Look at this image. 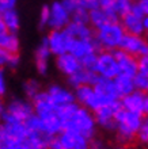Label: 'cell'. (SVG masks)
Masks as SVG:
<instances>
[{
	"mask_svg": "<svg viewBox=\"0 0 148 149\" xmlns=\"http://www.w3.org/2000/svg\"><path fill=\"white\" fill-rule=\"evenodd\" d=\"M6 113L15 119L25 122L34 114V110L30 100L25 98H12L8 103H6Z\"/></svg>",
	"mask_w": 148,
	"mask_h": 149,
	"instance_id": "7c38bea8",
	"label": "cell"
},
{
	"mask_svg": "<svg viewBox=\"0 0 148 149\" xmlns=\"http://www.w3.org/2000/svg\"><path fill=\"white\" fill-rule=\"evenodd\" d=\"M76 3H78L79 7L86 8L87 11H88V10H93V8L98 7L99 0H76Z\"/></svg>",
	"mask_w": 148,
	"mask_h": 149,
	"instance_id": "8d00e7d4",
	"label": "cell"
},
{
	"mask_svg": "<svg viewBox=\"0 0 148 149\" xmlns=\"http://www.w3.org/2000/svg\"><path fill=\"white\" fill-rule=\"evenodd\" d=\"M52 53L48 47L46 38H42L39 45L34 50V67L37 73L41 76H45L49 71V63H51Z\"/></svg>",
	"mask_w": 148,
	"mask_h": 149,
	"instance_id": "9a60e30c",
	"label": "cell"
},
{
	"mask_svg": "<svg viewBox=\"0 0 148 149\" xmlns=\"http://www.w3.org/2000/svg\"><path fill=\"white\" fill-rule=\"evenodd\" d=\"M48 149H61L60 148V142H59L57 136L51 137V140H49V142H48Z\"/></svg>",
	"mask_w": 148,
	"mask_h": 149,
	"instance_id": "b9f144b4",
	"label": "cell"
},
{
	"mask_svg": "<svg viewBox=\"0 0 148 149\" xmlns=\"http://www.w3.org/2000/svg\"><path fill=\"white\" fill-rule=\"evenodd\" d=\"M118 49L135 56V57L148 56V42L144 38V36H135V34L125 33Z\"/></svg>",
	"mask_w": 148,
	"mask_h": 149,
	"instance_id": "9c48e42d",
	"label": "cell"
},
{
	"mask_svg": "<svg viewBox=\"0 0 148 149\" xmlns=\"http://www.w3.org/2000/svg\"><path fill=\"white\" fill-rule=\"evenodd\" d=\"M59 1L61 3L62 7H64L67 11L69 12V15L75 11V10H76V8L79 7L78 3H76V0H59Z\"/></svg>",
	"mask_w": 148,
	"mask_h": 149,
	"instance_id": "ab89813d",
	"label": "cell"
},
{
	"mask_svg": "<svg viewBox=\"0 0 148 149\" xmlns=\"http://www.w3.org/2000/svg\"><path fill=\"white\" fill-rule=\"evenodd\" d=\"M22 91H23L25 99H27V100L31 102L42 91V87H41V83L37 79H27L22 84Z\"/></svg>",
	"mask_w": 148,
	"mask_h": 149,
	"instance_id": "4316f807",
	"label": "cell"
},
{
	"mask_svg": "<svg viewBox=\"0 0 148 149\" xmlns=\"http://www.w3.org/2000/svg\"><path fill=\"white\" fill-rule=\"evenodd\" d=\"M18 0H0V14L8 10H14L16 7Z\"/></svg>",
	"mask_w": 148,
	"mask_h": 149,
	"instance_id": "f35d334b",
	"label": "cell"
},
{
	"mask_svg": "<svg viewBox=\"0 0 148 149\" xmlns=\"http://www.w3.org/2000/svg\"><path fill=\"white\" fill-rule=\"evenodd\" d=\"M4 111H6V102H4V98L0 96V118L4 114Z\"/></svg>",
	"mask_w": 148,
	"mask_h": 149,
	"instance_id": "ee69618b",
	"label": "cell"
},
{
	"mask_svg": "<svg viewBox=\"0 0 148 149\" xmlns=\"http://www.w3.org/2000/svg\"><path fill=\"white\" fill-rule=\"evenodd\" d=\"M98 47L94 42V39H74L69 53L74 54L78 60H82L84 57L94 53H98Z\"/></svg>",
	"mask_w": 148,
	"mask_h": 149,
	"instance_id": "ffe728a7",
	"label": "cell"
},
{
	"mask_svg": "<svg viewBox=\"0 0 148 149\" xmlns=\"http://www.w3.org/2000/svg\"><path fill=\"white\" fill-rule=\"evenodd\" d=\"M130 6L132 0H114V11L117 14L118 19L130 11Z\"/></svg>",
	"mask_w": 148,
	"mask_h": 149,
	"instance_id": "4dcf8cb0",
	"label": "cell"
},
{
	"mask_svg": "<svg viewBox=\"0 0 148 149\" xmlns=\"http://www.w3.org/2000/svg\"><path fill=\"white\" fill-rule=\"evenodd\" d=\"M129 12H132V14L140 16V18L148 16V0H136V1H132L130 11Z\"/></svg>",
	"mask_w": 148,
	"mask_h": 149,
	"instance_id": "83f0119b",
	"label": "cell"
},
{
	"mask_svg": "<svg viewBox=\"0 0 148 149\" xmlns=\"http://www.w3.org/2000/svg\"><path fill=\"white\" fill-rule=\"evenodd\" d=\"M74 96H75V102L78 104L86 107L87 110L93 111V113L97 109H99L102 104H106L99 99V96L95 94V91H94V88L91 86H80L78 88H75Z\"/></svg>",
	"mask_w": 148,
	"mask_h": 149,
	"instance_id": "ba28073f",
	"label": "cell"
},
{
	"mask_svg": "<svg viewBox=\"0 0 148 149\" xmlns=\"http://www.w3.org/2000/svg\"><path fill=\"white\" fill-rule=\"evenodd\" d=\"M8 33V30H7V27L4 26V23H3V20H1V18H0V39L3 38L6 34Z\"/></svg>",
	"mask_w": 148,
	"mask_h": 149,
	"instance_id": "7bdbcfd3",
	"label": "cell"
},
{
	"mask_svg": "<svg viewBox=\"0 0 148 149\" xmlns=\"http://www.w3.org/2000/svg\"><path fill=\"white\" fill-rule=\"evenodd\" d=\"M121 109L120 100L102 104L99 109L94 111V118L97 122V127H101L105 132L113 133L116 127V114Z\"/></svg>",
	"mask_w": 148,
	"mask_h": 149,
	"instance_id": "277c9868",
	"label": "cell"
},
{
	"mask_svg": "<svg viewBox=\"0 0 148 149\" xmlns=\"http://www.w3.org/2000/svg\"><path fill=\"white\" fill-rule=\"evenodd\" d=\"M110 19L109 16L106 15L105 12L102 11L99 7H95L93 10H88V24L94 30H97V29L102 27L103 24L109 23Z\"/></svg>",
	"mask_w": 148,
	"mask_h": 149,
	"instance_id": "484cf974",
	"label": "cell"
},
{
	"mask_svg": "<svg viewBox=\"0 0 148 149\" xmlns=\"http://www.w3.org/2000/svg\"><path fill=\"white\" fill-rule=\"evenodd\" d=\"M136 141H137V144L141 146H145L148 144V119L147 118H144L143 123H141L139 130H137Z\"/></svg>",
	"mask_w": 148,
	"mask_h": 149,
	"instance_id": "f546056e",
	"label": "cell"
},
{
	"mask_svg": "<svg viewBox=\"0 0 148 149\" xmlns=\"http://www.w3.org/2000/svg\"><path fill=\"white\" fill-rule=\"evenodd\" d=\"M69 22H71L69 12L62 7L59 0H55L53 3L49 4V22H48V29L49 30L65 29Z\"/></svg>",
	"mask_w": 148,
	"mask_h": 149,
	"instance_id": "8fae6325",
	"label": "cell"
},
{
	"mask_svg": "<svg viewBox=\"0 0 148 149\" xmlns=\"http://www.w3.org/2000/svg\"><path fill=\"white\" fill-rule=\"evenodd\" d=\"M48 42V47L51 50L52 56H59L62 53H68L71 50L74 38L68 34L65 29H60V30H51L45 37Z\"/></svg>",
	"mask_w": 148,
	"mask_h": 149,
	"instance_id": "8992f818",
	"label": "cell"
},
{
	"mask_svg": "<svg viewBox=\"0 0 148 149\" xmlns=\"http://www.w3.org/2000/svg\"><path fill=\"white\" fill-rule=\"evenodd\" d=\"M0 49L7 50L8 53H19L20 50V39L18 34L8 31L3 38L0 39Z\"/></svg>",
	"mask_w": 148,
	"mask_h": 149,
	"instance_id": "d4e9b609",
	"label": "cell"
},
{
	"mask_svg": "<svg viewBox=\"0 0 148 149\" xmlns=\"http://www.w3.org/2000/svg\"><path fill=\"white\" fill-rule=\"evenodd\" d=\"M125 31L120 22H109L102 27L94 30V42L98 50L113 52L120 47Z\"/></svg>",
	"mask_w": 148,
	"mask_h": 149,
	"instance_id": "3957f363",
	"label": "cell"
},
{
	"mask_svg": "<svg viewBox=\"0 0 148 149\" xmlns=\"http://www.w3.org/2000/svg\"><path fill=\"white\" fill-rule=\"evenodd\" d=\"M10 54H11V53H8L7 50H4V49H0V68H6Z\"/></svg>",
	"mask_w": 148,
	"mask_h": 149,
	"instance_id": "60d3db41",
	"label": "cell"
},
{
	"mask_svg": "<svg viewBox=\"0 0 148 149\" xmlns=\"http://www.w3.org/2000/svg\"><path fill=\"white\" fill-rule=\"evenodd\" d=\"M43 91H45L46 96L49 98V100H51L57 109L75 102L74 90L61 86V84H51L46 90H43Z\"/></svg>",
	"mask_w": 148,
	"mask_h": 149,
	"instance_id": "30bf717a",
	"label": "cell"
},
{
	"mask_svg": "<svg viewBox=\"0 0 148 149\" xmlns=\"http://www.w3.org/2000/svg\"><path fill=\"white\" fill-rule=\"evenodd\" d=\"M0 149H30L26 140L12 138L0 123Z\"/></svg>",
	"mask_w": 148,
	"mask_h": 149,
	"instance_id": "7402d4cb",
	"label": "cell"
},
{
	"mask_svg": "<svg viewBox=\"0 0 148 149\" xmlns=\"http://www.w3.org/2000/svg\"><path fill=\"white\" fill-rule=\"evenodd\" d=\"M65 30L74 39H94V29L88 23H78L71 20Z\"/></svg>",
	"mask_w": 148,
	"mask_h": 149,
	"instance_id": "44dd1931",
	"label": "cell"
},
{
	"mask_svg": "<svg viewBox=\"0 0 148 149\" xmlns=\"http://www.w3.org/2000/svg\"><path fill=\"white\" fill-rule=\"evenodd\" d=\"M7 94V77L4 73V68H0V96L4 98Z\"/></svg>",
	"mask_w": 148,
	"mask_h": 149,
	"instance_id": "74e56055",
	"label": "cell"
},
{
	"mask_svg": "<svg viewBox=\"0 0 148 149\" xmlns=\"http://www.w3.org/2000/svg\"><path fill=\"white\" fill-rule=\"evenodd\" d=\"M113 149H128V146H126V145H121V144H118V145H116Z\"/></svg>",
	"mask_w": 148,
	"mask_h": 149,
	"instance_id": "f6af8a7d",
	"label": "cell"
},
{
	"mask_svg": "<svg viewBox=\"0 0 148 149\" xmlns=\"http://www.w3.org/2000/svg\"><path fill=\"white\" fill-rule=\"evenodd\" d=\"M120 104L124 110L145 117L148 113V94L144 91L135 90L130 94L122 96L120 99Z\"/></svg>",
	"mask_w": 148,
	"mask_h": 149,
	"instance_id": "52a82bcc",
	"label": "cell"
},
{
	"mask_svg": "<svg viewBox=\"0 0 148 149\" xmlns=\"http://www.w3.org/2000/svg\"><path fill=\"white\" fill-rule=\"evenodd\" d=\"M0 18H1L4 26L7 27L8 31L18 34V31H19V29H20V16L15 8L1 12V14H0Z\"/></svg>",
	"mask_w": 148,
	"mask_h": 149,
	"instance_id": "cb8c5ba5",
	"label": "cell"
},
{
	"mask_svg": "<svg viewBox=\"0 0 148 149\" xmlns=\"http://www.w3.org/2000/svg\"><path fill=\"white\" fill-rule=\"evenodd\" d=\"M113 81H114V86H116V90H117V92H118L120 99L122 98V96H125V95H128L135 91L133 77H130V76L118 73L117 76L113 79Z\"/></svg>",
	"mask_w": 148,
	"mask_h": 149,
	"instance_id": "603a6c76",
	"label": "cell"
},
{
	"mask_svg": "<svg viewBox=\"0 0 148 149\" xmlns=\"http://www.w3.org/2000/svg\"><path fill=\"white\" fill-rule=\"evenodd\" d=\"M48 22H49V4H43L39 10L38 15V27L39 30L48 29Z\"/></svg>",
	"mask_w": 148,
	"mask_h": 149,
	"instance_id": "d6a6232c",
	"label": "cell"
},
{
	"mask_svg": "<svg viewBox=\"0 0 148 149\" xmlns=\"http://www.w3.org/2000/svg\"><path fill=\"white\" fill-rule=\"evenodd\" d=\"M71 20L72 22H78V23H88V11L86 8L78 7L71 14Z\"/></svg>",
	"mask_w": 148,
	"mask_h": 149,
	"instance_id": "1f68e13d",
	"label": "cell"
},
{
	"mask_svg": "<svg viewBox=\"0 0 148 149\" xmlns=\"http://www.w3.org/2000/svg\"><path fill=\"white\" fill-rule=\"evenodd\" d=\"M98 76L94 71H90V69H84V68H80L79 71H76L75 73L67 76V84L69 86L71 90H75L80 86H91L93 87L95 84V81L98 80Z\"/></svg>",
	"mask_w": 148,
	"mask_h": 149,
	"instance_id": "e0dca14e",
	"label": "cell"
},
{
	"mask_svg": "<svg viewBox=\"0 0 148 149\" xmlns=\"http://www.w3.org/2000/svg\"><path fill=\"white\" fill-rule=\"evenodd\" d=\"M61 130H71L91 140L97 136V122L93 111L80 106L76 102L57 109Z\"/></svg>",
	"mask_w": 148,
	"mask_h": 149,
	"instance_id": "6da1fadb",
	"label": "cell"
},
{
	"mask_svg": "<svg viewBox=\"0 0 148 149\" xmlns=\"http://www.w3.org/2000/svg\"><path fill=\"white\" fill-rule=\"evenodd\" d=\"M55 65L57 68V71L60 73H62L64 76H69V74L75 73L76 71H79L82 65H80V61H79L74 54H71L69 52L68 53H62L55 57Z\"/></svg>",
	"mask_w": 148,
	"mask_h": 149,
	"instance_id": "ac0fdd59",
	"label": "cell"
},
{
	"mask_svg": "<svg viewBox=\"0 0 148 149\" xmlns=\"http://www.w3.org/2000/svg\"><path fill=\"white\" fill-rule=\"evenodd\" d=\"M95 60H97V53L87 56V57L79 60V61H80L82 68H84V69H90V71H94V67H95Z\"/></svg>",
	"mask_w": 148,
	"mask_h": 149,
	"instance_id": "836d02e7",
	"label": "cell"
},
{
	"mask_svg": "<svg viewBox=\"0 0 148 149\" xmlns=\"http://www.w3.org/2000/svg\"><path fill=\"white\" fill-rule=\"evenodd\" d=\"M46 149H48V148H46Z\"/></svg>",
	"mask_w": 148,
	"mask_h": 149,
	"instance_id": "7dc6e473",
	"label": "cell"
},
{
	"mask_svg": "<svg viewBox=\"0 0 148 149\" xmlns=\"http://www.w3.org/2000/svg\"><path fill=\"white\" fill-rule=\"evenodd\" d=\"M61 149H88L90 140L71 130H61L57 134Z\"/></svg>",
	"mask_w": 148,
	"mask_h": 149,
	"instance_id": "4fadbf2b",
	"label": "cell"
},
{
	"mask_svg": "<svg viewBox=\"0 0 148 149\" xmlns=\"http://www.w3.org/2000/svg\"><path fill=\"white\" fill-rule=\"evenodd\" d=\"M133 84H135V90L147 92V90H148V73L147 72L137 71L136 74L133 76Z\"/></svg>",
	"mask_w": 148,
	"mask_h": 149,
	"instance_id": "f1b7e54d",
	"label": "cell"
},
{
	"mask_svg": "<svg viewBox=\"0 0 148 149\" xmlns=\"http://www.w3.org/2000/svg\"><path fill=\"white\" fill-rule=\"evenodd\" d=\"M143 19L144 18H140V16L135 15L132 12H128L125 14L124 16H121L118 22L121 23L124 31L126 34H135V36H144L147 29L144 27V23H143Z\"/></svg>",
	"mask_w": 148,
	"mask_h": 149,
	"instance_id": "d6986e66",
	"label": "cell"
},
{
	"mask_svg": "<svg viewBox=\"0 0 148 149\" xmlns=\"http://www.w3.org/2000/svg\"><path fill=\"white\" fill-rule=\"evenodd\" d=\"M20 65V56L19 53H11L10 57H8L7 65L6 68H10V69H16V68Z\"/></svg>",
	"mask_w": 148,
	"mask_h": 149,
	"instance_id": "e575fe53",
	"label": "cell"
},
{
	"mask_svg": "<svg viewBox=\"0 0 148 149\" xmlns=\"http://www.w3.org/2000/svg\"><path fill=\"white\" fill-rule=\"evenodd\" d=\"M88 149H109V146H107V144L103 140H101V138H98L95 136V137H93L90 140Z\"/></svg>",
	"mask_w": 148,
	"mask_h": 149,
	"instance_id": "d590c367",
	"label": "cell"
},
{
	"mask_svg": "<svg viewBox=\"0 0 148 149\" xmlns=\"http://www.w3.org/2000/svg\"><path fill=\"white\" fill-rule=\"evenodd\" d=\"M113 54L117 60V65H118V72L126 76L133 77L137 72V57L125 53L121 49H116L113 50Z\"/></svg>",
	"mask_w": 148,
	"mask_h": 149,
	"instance_id": "2e32d148",
	"label": "cell"
},
{
	"mask_svg": "<svg viewBox=\"0 0 148 149\" xmlns=\"http://www.w3.org/2000/svg\"><path fill=\"white\" fill-rule=\"evenodd\" d=\"M144 118L145 117H141L139 114L120 109L116 114V127H114L118 144L128 146L136 142V133Z\"/></svg>",
	"mask_w": 148,
	"mask_h": 149,
	"instance_id": "7a4b0ae2",
	"label": "cell"
},
{
	"mask_svg": "<svg viewBox=\"0 0 148 149\" xmlns=\"http://www.w3.org/2000/svg\"><path fill=\"white\" fill-rule=\"evenodd\" d=\"M94 72L105 79H114L120 72H118L117 60L114 57L113 52L109 50H99L97 53V60H95V67Z\"/></svg>",
	"mask_w": 148,
	"mask_h": 149,
	"instance_id": "5b68a950",
	"label": "cell"
},
{
	"mask_svg": "<svg viewBox=\"0 0 148 149\" xmlns=\"http://www.w3.org/2000/svg\"><path fill=\"white\" fill-rule=\"evenodd\" d=\"M132 1H136V0H132Z\"/></svg>",
	"mask_w": 148,
	"mask_h": 149,
	"instance_id": "bcb514c9",
	"label": "cell"
},
{
	"mask_svg": "<svg viewBox=\"0 0 148 149\" xmlns=\"http://www.w3.org/2000/svg\"><path fill=\"white\" fill-rule=\"evenodd\" d=\"M93 88L103 103L120 100V96H118V92L116 90L113 79H105L99 76L98 80L95 81V84L93 86Z\"/></svg>",
	"mask_w": 148,
	"mask_h": 149,
	"instance_id": "5bb4252c",
	"label": "cell"
}]
</instances>
